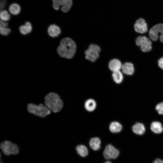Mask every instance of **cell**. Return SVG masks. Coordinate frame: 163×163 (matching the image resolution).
Listing matches in <instances>:
<instances>
[{
  "instance_id": "obj_19",
  "label": "cell",
  "mask_w": 163,
  "mask_h": 163,
  "mask_svg": "<svg viewBox=\"0 0 163 163\" xmlns=\"http://www.w3.org/2000/svg\"><path fill=\"white\" fill-rule=\"evenodd\" d=\"M32 30L31 24L29 22H26L24 25H22L19 27L20 33L23 35H26L30 33Z\"/></svg>"
},
{
  "instance_id": "obj_21",
  "label": "cell",
  "mask_w": 163,
  "mask_h": 163,
  "mask_svg": "<svg viewBox=\"0 0 163 163\" xmlns=\"http://www.w3.org/2000/svg\"><path fill=\"white\" fill-rule=\"evenodd\" d=\"M76 149L78 153L82 157H86L88 154V149L84 145H78L76 147Z\"/></svg>"
},
{
  "instance_id": "obj_29",
  "label": "cell",
  "mask_w": 163,
  "mask_h": 163,
  "mask_svg": "<svg viewBox=\"0 0 163 163\" xmlns=\"http://www.w3.org/2000/svg\"><path fill=\"white\" fill-rule=\"evenodd\" d=\"M0 4H1L0 8H1V10L2 9H2L4 8L5 6V5L6 4L5 2V0H3L1 1Z\"/></svg>"
},
{
  "instance_id": "obj_12",
  "label": "cell",
  "mask_w": 163,
  "mask_h": 163,
  "mask_svg": "<svg viewBox=\"0 0 163 163\" xmlns=\"http://www.w3.org/2000/svg\"><path fill=\"white\" fill-rule=\"evenodd\" d=\"M47 30L49 35L53 37H57L61 33L60 28L54 24L50 25L49 27Z\"/></svg>"
},
{
  "instance_id": "obj_8",
  "label": "cell",
  "mask_w": 163,
  "mask_h": 163,
  "mask_svg": "<svg viewBox=\"0 0 163 163\" xmlns=\"http://www.w3.org/2000/svg\"><path fill=\"white\" fill-rule=\"evenodd\" d=\"M119 151L111 144L107 145L103 152V155L107 159H115L119 155Z\"/></svg>"
},
{
  "instance_id": "obj_10",
  "label": "cell",
  "mask_w": 163,
  "mask_h": 163,
  "mask_svg": "<svg viewBox=\"0 0 163 163\" xmlns=\"http://www.w3.org/2000/svg\"><path fill=\"white\" fill-rule=\"evenodd\" d=\"M109 68L113 72L120 71L122 65L121 62L117 59H113L111 60L109 63Z\"/></svg>"
},
{
  "instance_id": "obj_9",
  "label": "cell",
  "mask_w": 163,
  "mask_h": 163,
  "mask_svg": "<svg viewBox=\"0 0 163 163\" xmlns=\"http://www.w3.org/2000/svg\"><path fill=\"white\" fill-rule=\"evenodd\" d=\"M134 29L136 32L140 34L146 32L148 27L145 20L142 18L138 19L134 25Z\"/></svg>"
},
{
  "instance_id": "obj_26",
  "label": "cell",
  "mask_w": 163,
  "mask_h": 163,
  "mask_svg": "<svg viewBox=\"0 0 163 163\" xmlns=\"http://www.w3.org/2000/svg\"><path fill=\"white\" fill-rule=\"evenodd\" d=\"M11 32L10 29L7 27L0 28V34L3 35H7Z\"/></svg>"
},
{
  "instance_id": "obj_6",
  "label": "cell",
  "mask_w": 163,
  "mask_h": 163,
  "mask_svg": "<svg viewBox=\"0 0 163 163\" xmlns=\"http://www.w3.org/2000/svg\"><path fill=\"white\" fill-rule=\"evenodd\" d=\"M160 33V40L163 43V23L156 24L153 26L149 32V36L151 40L156 41L158 38V34Z\"/></svg>"
},
{
  "instance_id": "obj_18",
  "label": "cell",
  "mask_w": 163,
  "mask_h": 163,
  "mask_svg": "<svg viewBox=\"0 0 163 163\" xmlns=\"http://www.w3.org/2000/svg\"><path fill=\"white\" fill-rule=\"evenodd\" d=\"M101 141L97 137L92 138L89 141V145L91 149L95 151L99 150L101 147Z\"/></svg>"
},
{
  "instance_id": "obj_11",
  "label": "cell",
  "mask_w": 163,
  "mask_h": 163,
  "mask_svg": "<svg viewBox=\"0 0 163 163\" xmlns=\"http://www.w3.org/2000/svg\"><path fill=\"white\" fill-rule=\"evenodd\" d=\"M121 69L123 73L128 75H133L134 71L133 65L130 62H126L122 65Z\"/></svg>"
},
{
  "instance_id": "obj_27",
  "label": "cell",
  "mask_w": 163,
  "mask_h": 163,
  "mask_svg": "<svg viewBox=\"0 0 163 163\" xmlns=\"http://www.w3.org/2000/svg\"><path fill=\"white\" fill-rule=\"evenodd\" d=\"M158 66L163 69V57L160 58L158 61Z\"/></svg>"
},
{
  "instance_id": "obj_3",
  "label": "cell",
  "mask_w": 163,
  "mask_h": 163,
  "mask_svg": "<svg viewBox=\"0 0 163 163\" xmlns=\"http://www.w3.org/2000/svg\"><path fill=\"white\" fill-rule=\"evenodd\" d=\"M27 109L30 113L43 118L46 117L51 112L49 109L42 103L37 104L29 103L27 106Z\"/></svg>"
},
{
  "instance_id": "obj_7",
  "label": "cell",
  "mask_w": 163,
  "mask_h": 163,
  "mask_svg": "<svg viewBox=\"0 0 163 163\" xmlns=\"http://www.w3.org/2000/svg\"><path fill=\"white\" fill-rule=\"evenodd\" d=\"M136 44L140 46L141 50L144 52H148L152 49V42L149 38L145 36H139L136 39Z\"/></svg>"
},
{
  "instance_id": "obj_31",
  "label": "cell",
  "mask_w": 163,
  "mask_h": 163,
  "mask_svg": "<svg viewBox=\"0 0 163 163\" xmlns=\"http://www.w3.org/2000/svg\"><path fill=\"white\" fill-rule=\"evenodd\" d=\"M104 163H112V162L110 161H106Z\"/></svg>"
},
{
  "instance_id": "obj_30",
  "label": "cell",
  "mask_w": 163,
  "mask_h": 163,
  "mask_svg": "<svg viewBox=\"0 0 163 163\" xmlns=\"http://www.w3.org/2000/svg\"><path fill=\"white\" fill-rule=\"evenodd\" d=\"M153 163H163V160L157 159L154 161Z\"/></svg>"
},
{
  "instance_id": "obj_28",
  "label": "cell",
  "mask_w": 163,
  "mask_h": 163,
  "mask_svg": "<svg viewBox=\"0 0 163 163\" xmlns=\"http://www.w3.org/2000/svg\"><path fill=\"white\" fill-rule=\"evenodd\" d=\"M8 25V23L1 20L0 22V28L7 27Z\"/></svg>"
},
{
  "instance_id": "obj_2",
  "label": "cell",
  "mask_w": 163,
  "mask_h": 163,
  "mask_svg": "<svg viewBox=\"0 0 163 163\" xmlns=\"http://www.w3.org/2000/svg\"><path fill=\"white\" fill-rule=\"evenodd\" d=\"M44 104L54 113L60 112L62 109L64 103L60 96L53 92L46 94L44 98Z\"/></svg>"
},
{
  "instance_id": "obj_5",
  "label": "cell",
  "mask_w": 163,
  "mask_h": 163,
  "mask_svg": "<svg viewBox=\"0 0 163 163\" xmlns=\"http://www.w3.org/2000/svg\"><path fill=\"white\" fill-rule=\"evenodd\" d=\"M100 51V48L98 45L91 44L85 52V57L91 62H95L99 57Z\"/></svg>"
},
{
  "instance_id": "obj_16",
  "label": "cell",
  "mask_w": 163,
  "mask_h": 163,
  "mask_svg": "<svg viewBox=\"0 0 163 163\" xmlns=\"http://www.w3.org/2000/svg\"><path fill=\"white\" fill-rule=\"evenodd\" d=\"M109 129L110 131L112 133H118L122 130V126L119 122L113 121L110 124Z\"/></svg>"
},
{
  "instance_id": "obj_25",
  "label": "cell",
  "mask_w": 163,
  "mask_h": 163,
  "mask_svg": "<svg viewBox=\"0 0 163 163\" xmlns=\"http://www.w3.org/2000/svg\"><path fill=\"white\" fill-rule=\"evenodd\" d=\"M155 109L159 114L163 115V102L158 104L155 107Z\"/></svg>"
},
{
  "instance_id": "obj_15",
  "label": "cell",
  "mask_w": 163,
  "mask_h": 163,
  "mask_svg": "<svg viewBox=\"0 0 163 163\" xmlns=\"http://www.w3.org/2000/svg\"><path fill=\"white\" fill-rule=\"evenodd\" d=\"M21 8L20 5L16 3H13L11 4L8 7L9 12L13 15L19 14L21 11Z\"/></svg>"
},
{
  "instance_id": "obj_22",
  "label": "cell",
  "mask_w": 163,
  "mask_h": 163,
  "mask_svg": "<svg viewBox=\"0 0 163 163\" xmlns=\"http://www.w3.org/2000/svg\"><path fill=\"white\" fill-rule=\"evenodd\" d=\"M67 0H52V6L55 10H58L60 7L63 5Z\"/></svg>"
},
{
  "instance_id": "obj_17",
  "label": "cell",
  "mask_w": 163,
  "mask_h": 163,
  "mask_svg": "<svg viewBox=\"0 0 163 163\" xmlns=\"http://www.w3.org/2000/svg\"><path fill=\"white\" fill-rule=\"evenodd\" d=\"M151 129L154 133L159 134L163 131V127L161 124L158 121H154L152 122L150 126Z\"/></svg>"
},
{
  "instance_id": "obj_23",
  "label": "cell",
  "mask_w": 163,
  "mask_h": 163,
  "mask_svg": "<svg viewBox=\"0 0 163 163\" xmlns=\"http://www.w3.org/2000/svg\"><path fill=\"white\" fill-rule=\"evenodd\" d=\"M0 18L1 21H9L10 18V15L8 12L6 10H2L1 11Z\"/></svg>"
},
{
  "instance_id": "obj_24",
  "label": "cell",
  "mask_w": 163,
  "mask_h": 163,
  "mask_svg": "<svg viewBox=\"0 0 163 163\" xmlns=\"http://www.w3.org/2000/svg\"><path fill=\"white\" fill-rule=\"evenodd\" d=\"M72 4V0H67L65 4L61 7V11L64 13L68 12L71 8Z\"/></svg>"
},
{
  "instance_id": "obj_4",
  "label": "cell",
  "mask_w": 163,
  "mask_h": 163,
  "mask_svg": "<svg viewBox=\"0 0 163 163\" xmlns=\"http://www.w3.org/2000/svg\"><path fill=\"white\" fill-rule=\"evenodd\" d=\"M0 147L2 153L5 156L17 155L19 152V148L18 145L9 140L2 141L0 143Z\"/></svg>"
},
{
  "instance_id": "obj_32",
  "label": "cell",
  "mask_w": 163,
  "mask_h": 163,
  "mask_svg": "<svg viewBox=\"0 0 163 163\" xmlns=\"http://www.w3.org/2000/svg\"><path fill=\"white\" fill-rule=\"evenodd\" d=\"M2 161H1V163H3V162H2Z\"/></svg>"
},
{
  "instance_id": "obj_13",
  "label": "cell",
  "mask_w": 163,
  "mask_h": 163,
  "mask_svg": "<svg viewBox=\"0 0 163 163\" xmlns=\"http://www.w3.org/2000/svg\"><path fill=\"white\" fill-rule=\"evenodd\" d=\"M145 127L142 123H137L132 127L133 132L136 134L142 135L143 134L145 131Z\"/></svg>"
},
{
  "instance_id": "obj_14",
  "label": "cell",
  "mask_w": 163,
  "mask_h": 163,
  "mask_svg": "<svg viewBox=\"0 0 163 163\" xmlns=\"http://www.w3.org/2000/svg\"><path fill=\"white\" fill-rule=\"evenodd\" d=\"M97 107V104L95 101L92 99L87 100L85 103V107L88 112L94 111Z\"/></svg>"
},
{
  "instance_id": "obj_20",
  "label": "cell",
  "mask_w": 163,
  "mask_h": 163,
  "mask_svg": "<svg viewBox=\"0 0 163 163\" xmlns=\"http://www.w3.org/2000/svg\"><path fill=\"white\" fill-rule=\"evenodd\" d=\"M112 76L113 81L117 84H120L123 81V75L120 71L113 72Z\"/></svg>"
},
{
  "instance_id": "obj_1",
  "label": "cell",
  "mask_w": 163,
  "mask_h": 163,
  "mask_svg": "<svg viewBox=\"0 0 163 163\" xmlns=\"http://www.w3.org/2000/svg\"><path fill=\"white\" fill-rule=\"evenodd\" d=\"M60 44L57 49L59 55L62 57L72 58L76 50V45L75 41L70 38L66 37L61 40Z\"/></svg>"
}]
</instances>
